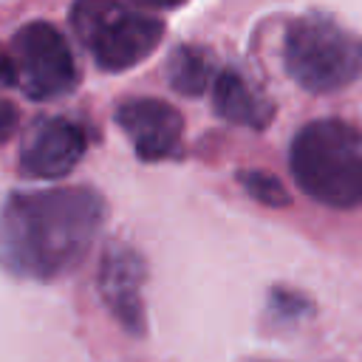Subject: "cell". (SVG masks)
I'll list each match as a JSON object with an SVG mask.
<instances>
[{
  "instance_id": "obj_1",
  "label": "cell",
  "mask_w": 362,
  "mask_h": 362,
  "mask_svg": "<svg viewBox=\"0 0 362 362\" xmlns=\"http://www.w3.org/2000/svg\"><path fill=\"white\" fill-rule=\"evenodd\" d=\"M105 221L88 187L20 192L0 209V266L17 277L54 280L82 263Z\"/></svg>"
},
{
  "instance_id": "obj_2",
  "label": "cell",
  "mask_w": 362,
  "mask_h": 362,
  "mask_svg": "<svg viewBox=\"0 0 362 362\" xmlns=\"http://www.w3.org/2000/svg\"><path fill=\"white\" fill-rule=\"evenodd\" d=\"M288 170L317 204L354 209L362 204V133L339 119L308 122L291 141Z\"/></svg>"
},
{
  "instance_id": "obj_3",
  "label": "cell",
  "mask_w": 362,
  "mask_h": 362,
  "mask_svg": "<svg viewBox=\"0 0 362 362\" xmlns=\"http://www.w3.org/2000/svg\"><path fill=\"white\" fill-rule=\"evenodd\" d=\"M283 62L300 88L331 93L362 76V37L351 34L331 17L305 14L286 31Z\"/></svg>"
},
{
  "instance_id": "obj_4",
  "label": "cell",
  "mask_w": 362,
  "mask_h": 362,
  "mask_svg": "<svg viewBox=\"0 0 362 362\" xmlns=\"http://www.w3.org/2000/svg\"><path fill=\"white\" fill-rule=\"evenodd\" d=\"M71 25L102 71H127L147 59L164 37L156 14L124 0H74Z\"/></svg>"
},
{
  "instance_id": "obj_5",
  "label": "cell",
  "mask_w": 362,
  "mask_h": 362,
  "mask_svg": "<svg viewBox=\"0 0 362 362\" xmlns=\"http://www.w3.org/2000/svg\"><path fill=\"white\" fill-rule=\"evenodd\" d=\"M11 59L17 68V85L31 99H57L76 88V62L68 40L51 23H28L14 34Z\"/></svg>"
},
{
  "instance_id": "obj_6",
  "label": "cell",
  "mask_w": 362,
  "mask_h": 362,
  "mask_svg": "<svg viewBox=\"0 0 362 362\" xmlns=\"http://www.w3.org/2000/svg\"><path fill=\"white\" fill-rule=\"evenodd\" d=\"M116 124L130 139L133 150L144 161H161L178 153L181 136H184V119L181 113L153 96L127 99L116 107Z\"/></svg>"
},
{
  "instance_id": "obj_7",
  "label": "cell",
  "mask_w": 362,
  "mask_h": 362,
  "mask_svg": "<svg viewBox=\"0 0 362 362\" xmlns=\"http://www.w3.org/2000/svg\"><path fill=\"white\" fill-rule=\"evenodd\" d=\"M85 144L82 127L71 119H42L20 147V170L31 178H62L79 164Z\"/></svg>"
},
{
  "instance_id": "obj_8",
  "label": "cell",
  "mask_w": 362,
  "mask_h": 362,
  "mask_svg": "<svg viewBox=\"0 0 362 362\" xmlns=\"http://www.w3.org/2000/svg\"><path fill=\"white\" fill-rule=\"evenodd\" d=\"M144 260L130 246L113 243L99 266V291L110 314L130 331H144Z\"/></svg>"
},
{
  "instance_id": "obj_9",
  "label": "cell",
  "mask_w": 362,
  "mask_h": 362,
  "mask_svg": "<svg viewBox=\"0 0 362 362\" xmlns=\"http://www.w3.org/2000/svg\"><path fill=\"white\" fill-rule=\"evenodd\" d=\"M212 107L221 119L240 127H266L274 116L272 102L238 71H221L212 82Z\"/></svg>"
},
{
  "instance_id": "obj_10",
  "label": "cell",
  "mask_w": 362,
  "mask_h": 362,
  "mask_svg": "<svg viewBox=\"0 0 362 362\" xmlns=\"http://www.w3.org/2000/svg\"><path fill=\"white\" fill-rule=\"evenodd\" d=\"M167 76L170 85L184 93V96H201L212 82H215V65L209 51L198 48V45H181L170 54L167 62Z\"/></svg>"
},
{
  "instance_id": "obj_11",
  "label": "cell",
  "mask_w": 362,
  "mask_h": 362,
  "mask_svg": "<svg viewBox=\"0 0 362 362\" xmlns=\"http://www.w3.org/2000/svg\"><path fill=\"white\" fill-rule=\"evenodd\" d=\"M238 181H240V187H243L257 204H263V206H286V204H288L286 187H283L274 175H269V173H260V170H240V173H238Z\"/></svg>"
},
{
  "instance_id": "obj_12",
  "label": "cell",
  "mask_w": 362,
  "mask_h": 362,
  "mask_svg": "<svg viewBox=\"0 0 362 362\" xmlns=\"http://www.w3.org/2000/svg\"><path fill=\"white\" fill-rule=\"evenodd\" d=\"M17 127V107L6 99H0V144L14 133Z\"/></svg>"
},
{
  "instance_id": "obj_13",
  "label": "cell",
  "mask_w": 362,
  "mask_h": 362,
  "mask_svg": "<svg viewBox=\"0 0 362 362\" xmlns=\"http://www.w3.org/2000/svg\"><path fill=\"white\" fill-rule=\"evenodd\" d=\"M8 85H17V68L11 54L0 48V88H8Z\"/></svg>"
},
{
  "instance_id": "obj_14",
  "label": "cell",
  "mask_w": 362,
  "mask_h": 362,
  "mask_svg": "<svg viewBox=\"0 0 362 362\" xmlns=\"http://www.w3.org/2000/svg\"><path fill=\"white\" fill-rule=\"evenodd\" d=\"M141 3H147V6H153V8H173V6H181V3H187V0H141Z\"/></svg>"
}]
</instances>
